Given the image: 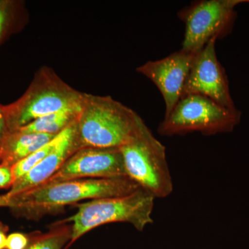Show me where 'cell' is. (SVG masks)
<instances>
[{
  "label": "cell",
  "instance_id": "ffe728a7",
  "mask_svg": "<svg viewBox=\"0 0 249 249\" xmlns=\"http://www.w3.org/2000/svg\"><path fill=\"white\" fill-rule=\"evenodd\" d=\"M9 227L0 222V249H6V239Z\"/></svg>",
  "mask_w": 249,
  "mask_h": 249
},
{
  "label": "cell",
  "instance_id": "30bf717a",
  "mask_svg": "<svg viewBox=\"0 0 249 249\" xmlns=\"http://www.w3.org/2000/svg\"><path fill=\"white\" fill-rule=\"evenodd\" d=\"M196 55L181 49L160 60L147 62L137 68V71L153 82L161 93L165 102V116L173 111L183 97Z\"/></svg>",
  "mask_w": 249,
  "mask_h": 249
},
{
  "label": "cell",
  "instance_id": "9c48e42d",
  "mask_svg": "<svg viewBox=\"0 0 249 249\" xmlns=\"http://www.w3.org/2000/svg\"><path fill=\"white\" fill-rule=\"evenodd\" d=\"M215 39L210 41L195 56L185 85L183 96L197 94L213 100L222 107L236 109L225 71L218 60Z\"/></svg>",
  "mask_w": 249,
  "mask_h": 249
},
{
  "label": "cell",
  "instance_id": "6da1fadb",
  "mask_svg": "<svg viewBox=\"0 0 249 249\" xmlns=\"http://www.w3.org/2000/svg\"><path fill=\"white\" fill-rule=\"evenodd\" d=\"M141 188L131 178H84L46 183L11 196L15 214L38 218L60 211L68 205L85 199L115 197L130 194Z\"/></svg>",
  "mask_w": 249,
  "mask_h": 249
},
{
  "label": "cell",
  "instance_id": "5b68a950",
  "mask_svg": "<svg viewBox=\"0 0 249 249\" xmlns=\"http://www.w3.org/2000/svg\"><path fill=\"white\" fill-rule=\"evenodd\" d=\"M127 176L155 198L173 191L165 147L143 124L134 138L120 148Z\"/></svg>",
  "mask_w": 249,
  "mask_h": 249
},
{
  "label": "cell",
  "instance_id": "8fae6325",
  "mask_svg": "<svg viewBox=\"0 0 249 249\" xmlns=\"http://www.w3.org/2000/svg\"><path fill=\"white\" fill-rule=\"evenodd\" d=\"M76 121L58 134V142L53 150L29 173L15 181L8 194L14 196L43 184L57 173L65 160L76 152L74 145Z\"/></svg>",
  "mask_w": 249,
  "mask_h": 249
},
{
  "label": "cell",
  "instance_id": "8992f818",
  "mask_svg": "<svg viewBox=\"0 0 249 249\" xmlns=\"http://www.w3.org/2000/svg\"><path fill=\"white\" fill-rule=\"evenodd\" d=\"M240 111L227 109L197 94L183 96L159 126L158 132L172 137L198 132L206 136L228 133L240 122Z\"/></svg>",
  "mask_w": 249,
  "mask_h": 249
},
{
  "label": "cell",
  "instance_id": "7402d4cb",
  "mask_svg": "<svg viewBox=\"0 0 249 249\" xmlns=\"http://www.w3.org/2000/svg\"><path fill=\"white\" fill-rule=\"evenodd\" d=\"M248 2H249V1H248Z\"/></svg>",
  "mask_w": 249,
  "mask_h": 249
},
{
  "label": "cell",
  "instance_id": "2e32d148",
  "mask_svg": "<svg viewBox=\"0 0 249 249\" xmlns=\"http://www.w3.org/2000/svg\"><path fill=\"white\" fill-rule=\"evenodd\" d=\"M58 134L48 143L44 146L41 147L34 153L28 156L26 158L19 160L12 166L13 173H14L15 181L22 178L24 175L29 173L34 167L40 163L47 155L53 150L56 145L58 140Z\"/></svg>",
  "mask_w": 249,
  "mask_h": 249
},
{
  "label": "cell",
  "instance_id": "3957f363",
  "mask_svg": "<svg viewBox=\"0 0 249 249\" xmlns=\"http://www.w3.org/2000/svg\"><path fill=\"white\" fill-rule=\"evenodd\" d=\"M84 93L67 84L49 67L36 73L27 91L15 102L4 106L11 132L42 116L65 109L80 108Z\"/></svg>",
  "mask_w": 249,
  "mask_h": 249
},
{
  "label": "cell",
  "instance_id": "4fadbf2b",
  "mask_svg": "<svg viewBox=\"0 0 249 249\" xmlns=\"http://www.w3.org/2000/svg\"><path fill=\"white\" fill-rule=\"evenodd\" d=\"M80 110L81 107L57 111L39 118L17 131L25 134L40 133L58 135L77 120Z\"/></svg>",
  "mask_w": 249,
  "mask_h": 249
},
{
  "label": "cell",
  "instance_id": "d6986e66",
  "mask_svg": "<svg viewBox=\"0 0 249 249\" xmlns=\"http://www.w3.org/2000/svg\"><path fill=\"white\" fill-rule=\"evenodd\" d=\"M11 133L6 115H5L4 106L0 104V153L5 141Z\"/></svg>",
  "mask_w": 249,
  "mask_h": 249
},
{
  "label": "cell",
  "instance_id": "e0dca14e",
  "mask_svg": "<svg viewBox=\"0 0 249 249\" xmlns=\"http://www.w3.org/2000/svg\"><path fill=\"white\" fill-rule=\"evenodd\" d=\"M29 242V235L22 232H13L7 236L5 249H25Z\"/></svg>",
  "mask_w": 249,
  "mask_h": 249
},
{
  "label": "cell",
  "instance_id": "ba28073f",
  "mask_svg": "<svg viewBox=\"0 0 249 249\" xmlns=\"http://www.w3.org/2000/svg\"><path fill=\"white\" fill-rule=\"evenodd\" d=\"M125 177L127 176L120 148L85 147L70 156L57 173L43 184L69 180Z\"/></svg>",
  "mask_w": 249,
  "mask_h": 249
},
{
  "label": "cell",
  "instance_id": "277c9868",
  "mask_svg": "<svg viewBox=\"0 0 249 249\" xmlns=\"http://www.w3.org/2000/svg\"><path fill=\"white\" fill-rule=\"evenodd\" d=\"M155 199L151 194L139 188L126 196L76 204V213L65 220L71 225V240L67 247L92 229L109 223H128L139 231H142L153 223L152 213Z\"/></svg>",
  "mask_w": 249,
  "mask_h": 249
},
{
  "label": "cell",
  "instance_id": "52a82bcc",
  "mask_svg": "<svg viewBox=\"0 0 249 249\" xmlns=\"http://www.w3.org/2000/svg\"><path fill=\"white\" fill-rule=\"evenodd\" d=\"M245 0H203L192 3L178 13L186 25L181 50L196 54L213 40L232 30L235 7Z\"/></svg>",
  "mask_w": 249,
  "mask_h": 249
},
{
  "label": "cell",
  "instance_id": "ac0fdd59",
  "mask_svg": "<svg viewBox=\"0 0 249 249\" xmlns=\"http://www.w3.org/2000/svg\"><path fill=\"white\" fill-rule=\"evenodd\" d=\"M14 182L12 166L0 163V189L11 188Z\"/></svg>",
  "mask_w": 249,
  "mask_h": 249
},
{
  "label": "cell",
  "instance_id": "44dd1931",
  "mask_svg": "<svg viewBox=\"0 0 249 249\" xmlns=\"http://www.w3.org/2000/svg\"><path fill=\"white\" fill-rule=\"evenodd\" d=\"M12 206V198L8 193L0 196V208H11Z\"/></svg>",
  "mask_w": 249,
  "mask_h": 249
},
{
  "label": "cell",
  "instance_id": "7c38bea8",
  "mask_svg": "<svg viewBox=\"0 0 249 249\" xmlns=\"http://www.w3.org/2000/svg\"><path fill=\"white\" fill-rule=\"evenodd\" d=\"M56 136L49 134H25L18 131L11 132L1 148L0 163L13 166L48 143Z\"/></svg>",
  "mask_w": 249,
  "mask_h": 249
},
{
  "label": "cell",
  "instance_id": "9a60e30c",
  "mask_svg": "<svg viewBox=\"0 0 249 249\" xmlns=\"http://www.w3.org/2000/svg\"><path fill=\"white\" fill-rule=\"evenodd\" d=\"M71 225L65 220L53 226L47 232H34L29 235V242L25 249H62L70 243Z\"/></svg>",
  "mask_w": 249,
  "mask_h": 249
},
{
  "label": "cell",
  "instance_id": "7a4b0ae2",
  "mask_svg": "<svg viewBox=\"0 0 249 249\" xmlns=\"http://www.w3.org/2000/svg\"><path fill=\"white\" fill-rule=\"evenodd\" d=\"M144 124L137 113L110 96L84 93L75 127L76 152L85 147L121 148Z\"/></svg>",
  "mask_w": 249,
  "mask_h": 249
},
{
  "label": "cell",
  "instance_id": "5bb4252c",
  "mask_svg": "<svg viewBox=\"0 0 249 249\" xmlns=\"http://www.w3.org/2000/svg\"><path fill=\"white\" fill-rule=\"evenodd\" d=\"M24 4L16 0H0V45L18 31L25 19Z\"/></svg>",
  "mask_w": 249,
  "mask_h": 249
}]
</instances>
